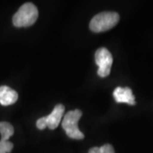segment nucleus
I'll use <instances>...</instances> for the list:
<instances>
[{
  "label": "nucleus",
  "mask_w": 153,
  "mask_h": 153,
  "mask_svg": "<svg viewBox=\"0 0 153 153\" xmlns=\"http://www.w3.org/2000/svg\"><path fill=\"white\" fill-rule=\"evenodd\" d=\"M95 63L98 66L97 74L100 77H105L111 73V68L113 63L112 55L105 48H100L96 50L94 55Z\"/></svg>",
  "instance_id": "nucleus-5"
},
{
  "label": "nucleus",
  "mask_w": 153,
  "mask_h": 153,
  "mask_svg": "<svg viewBox=\"0 0 153 153\" xmlns=\"http://www.w3.org/2000/svg\"><path fill=\"white\" fill-rule=\"evenodd\" d=\"M120 20L117 12L105 11L94 16L89 23V28L94 33H103L114 27Z\"/></svg>",
  "instance_id": "nucleus-1"
},
{
  "label": "nucleus",
  "mask_w": 153,
  "mask_h": 153,
  "mask_svg": "<svg viewBox=\"0 0 153 153\" xmlns=\"http://www.w3.org/2000/svg\"><path fill=\"white\" fill-rule=\"evenodd\" d=\"M38 8L32 3H26L14 15L12 22L16 27H28L38 20Z\"/></svg>",
  "instance_id": "nucleus-2"
},
{
  "label": "nucleus",
  "mask_w": 153,
  "mask_h": 153,
  "mask_svg": "<svg viewBox=\"0 0 153 153\" xmlns=\"http://www.w3.org/2000/svg\"><path fill=\"white\" fill-rule=\"evenodd\" d=\"M115 100L117 103H127L134 105H135V97L133 94V91L130 88L117 87L113 92Z\"/></svg>",
  "instance_id": "nucleus-6"
},
{
  "label": "nucleus",
  "mask_w": 153,
  "mask_h": 153,
  "mask_svg": "<svg viewBox=\"0 0 153 153\" xmlns=\"http://www.w3.org/2000/svg\"><path fill=\"white\" fill-rule=\"evenodd\" d=\"M14 145L9 140H0V153H10Z\"/></svg>",
  "instance_id": "nucleus-10"
},
{
  "label": "nucleus",
  "mask_w": 153,
  "mask_h": 153,
  "mask_svg": "<svg viewBox=\"0 0 153 153\" xmlns=\"http://www.w3.org/2000/svg\"><path fill=\"white\" fill-rule=\"evenodd\" d=\"M14 128L8 122H0L1 140H8L14 134Z\"/></svg>",
  "instance_id": "nucleus-8"
},
{
  "label": "nucleus",
  "mask_w": 153,
  "mask_h": 153,
  "mask_svg": "<svg viewBox=\"0 0 153 153\" xmlns=\"http://www.w3.org/2000/svg\"><path fill=\"white\" fill-rule=\"evenodd\" d=\"M18 100V94L11 88L3 85L0 86V104L2 105H10L15 104Z\"/></svg>",
  "instance_id": "nucleus-7"
},
{
  "label": "nucleus",
  "mask_w": 153,
  "mask_h": 153,
  "mask_svg": "<svg viewBox=\"0 0 153 153\" xmlns=\"http://www.w3.org/2000/svg\"><path fill=\"white\" fill-rule=\"evenodd\" d=\"M88 153H115L114 148L110 144H105L100 147H92L89 149Z\"/></svg>",
  "instance_id": "nucleus-9"
},
{
  "label": "nucleus",
  "mask_w": 153,
  "mask_h": 153,
  "mask_svg": "<svg viewBox=\"0 0 153 153\" xmlns=\"http://www.w3.org/2000/svg\"><path fill=\"white\" fill-rule=\"evenodd\" d=\"M64 113H65V106L62 104H57L50 114L38 119L36 123L37 128L40 130H43L47 127L49 129H55L60 123Z\"/></svg>",
  "instance_id": "nucleus-4"
},
{
  "label": "nucleus",
  "mask_w": 153,
  "mask_h": 153,
  "mask_svg": "<svg viewBox=\"0 0 153 153\" xmlns=\"http://www.w3.org/2000/svg\"><path fill=\"white\" fill-rule=\"evenodd\" d=\"M82 115L81 110L76 109L66 112L64 116L61 125L69 138L74 140H82L84 138V134L79 130L77 125V123Z\"/></svg>",
  "instance_id": "nucleus-3"
}]
</instances>
